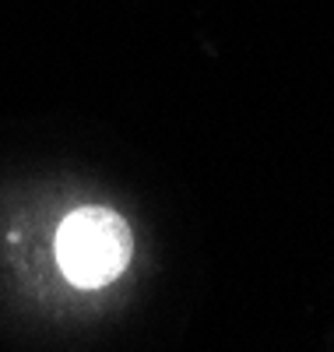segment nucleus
Returning a JSON list of instances; mask_svg holds the SVG:
<instances>
[{
    "instance_id": "nucleus-1",
    "label": "nucleus",
    "mask_w": 334,
    "mask_h": 352,
    "mask_svg": "<svg viewBox=\"0 0 334 352\" xmlns=\"http://www.w3.org/2000/svg\"><path fill=\"white\" fill-rule=\"evenodd\" d=\"M134 250L131 226L109 208H78L56 229V261L74 285L99 289L127 268Z\"/></svg>"
}]
</instances>
